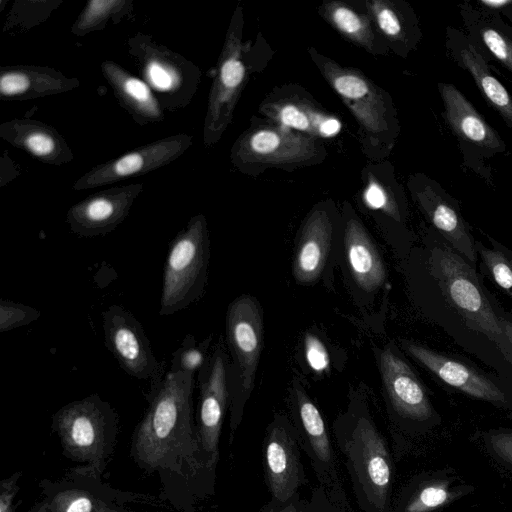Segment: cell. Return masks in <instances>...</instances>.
<instances>
[{
	"mask_svg": "<svg viewBox=\"0 0 512 512\" xmlns=\"http://www.w3.org/2000/svg\"><path fill=\"white\" fill-rule=\"evenodd\" d=\"M193 388V374L167 371L150 390L148 409L132 441L133 456L144 469L180 475L211 471L193 422Z\"/></svg>",
	"mask_w": 512,
	"mask_h": 512,
	"instance_id": "obj_1",
	"label": "cell"
},
{
	"mask_svg": "<svg viewBox=\"0 0 512 512\" xmlns=\"http://www.w3.org/2000/svg\"><path fill=\"white\" fill-rule=\"evenodd\" d=\"M352 492L362 512H389L395 465L392 449L366 409H355L333 427Z\"/></svg>",
	"mask_w": 512,
	"mask_h": 512,
	"instance_id": "obj_2",
	"label": "cell"
},
{
	"mask_svg": "<svg viewBox=\"0 0 512 512\" xmlns=\"http://www.w3.org/2000/svg\"><path fill=\"white\" fill-rule=\"evenodd\" d=\"M430 270L448 308L465 330L483 335L501 353L505 344L500 324L503 309L483 286L476 267L442 239L432 249Z\"/></svg>",
	"mask_w": 512,
	"mask_h": 512,
	"instance_id": "obj_3",
	"label": "cell"
},
{
	"mask_svg": "<svg viewBox=\"0 0 512 512\" xmlns=\"http://www.w3.org/2000/svg\"><path fill=\"white\" fill-rule=\"evenodd\" d=\"M380 369L393 416L392 453L399 459L415 439L440 425L441 417L412 368L391 349L381 352Z\"/></svg>",
	"mask_w": 512,
	"mask_h": 512,
	"instance_id": "obj_4",
	"label": "cell"
},
{
	"mask_svg": "<svg viewBox=\"0 0 512 512\" xmlns=\"http://www.w3.org/2000/svg\"><path fill=\"white\" fill-rule=\"evenodd\" d=\"M205 217H192L171 241L164 263L160 316H171L197 301L204 292L209 263Z\"/></svg>",
	"mask_w": 512,
	"mask_h": 512,
	"instance_id": "obj_5",
	"label": "cell"
},
{
	"mask_svg": "<svg viewBox=\"0 0 512 512\" xmlns=\"http://www.w3.org/2000/svg\"><path fill=\"white\" fill-rule=\"evenodd\" d=\"M118 415L98 394L66 404L52 417V429L60 438L65 454L89 465V472L101 473L114 441Z\"/></svg>",
	"mask_w": 512,
	"mask_h": 512,
	"instance_id": "obj_6",
	"label": "cell"
},
{
	"mask_svg": "<svg viewBox=\"0 0 512 512\" xmlns=\"http://www.w3.org/2000/svg\"><path fill=\"white\" fill-rule=\"evenodd\" d=\"M128 47L162 109L175 111L190 103L200 79L193 63L141 32L128 40Z\"/></svg>",
	"mask_w": 512,
	"mask_h": 512,
	"instance_id": "obj_7",
	"label": "cell"
},
{
	"mask_svg": "<svg viewBox=\"0 0 512 512\" xmlns=\"http://www.w3.org/2000/svg\"><path fill=\"white\" fill-rule=\"evenodd\" d=\"M227 342L240 378V390L230 403V444L241 422L245 402L254 387V379L262 349L263 322L258 302L241 295L228 307Z\"/></svg>",
	"mask_w": 512,
	"mask_h": 512,
	"instance_id": "obj_8",
	"label": "cell"
},
{
	"mask_svg": "<svg viewBox=\"0 0 512 512\" xmlns=\"http://www.w3.org/2000/svg\"><path fill=\"white\" fill-rule=\"evenodd\" d=\"M104 344L129 376L150 382V390L163 380V365L156 359L141 322L121 305L102 312Z\"/></svg>",
	"mask_w": 512,
	"mask_h": 512,
	"instance_id": "obj_9",
	"label": "cell"
},
{
	"mask_svg": "<svg viewBox=\"0 0 512 512\" xmlns=\"http://www.w3.org/2000/svg\"><path fill=\"white\" fill-rule=\"evenodd\" d=\"M301 451L295 426L287 417L275 416L262 444L264 480L272 504L285 505L307 484Z\"/></svg>",
	"mask_w": 512,
	"mask_h": 512,
	"instance_id": "obj_10",
	"label": "cell"
},
{
	"mask_svg": "<svg viewBox=\"0 0 512 512\" xmlns=\"http://www.w3.org/2000/svg\"><path fill=\"white\" fill-rule=\"evenodd\" d=\"M293 414V425L297 430L301 449L309 458L319 486L324 488L335 504L351 512L324 418L313 401L299 388L295 390Z\"/></svg>",
	"mask_w": 512,
	"mask_h": 512,
	"instance_id": "obj_11",
	"label": "cell"
},
{
	"mask_svg": "<svg viewBox=\"0 0 512 512\" xmlns=\"http://www.w3.org/2000/svg\"><path fill=\"white\" fill-rule=\"evenodd\" d=\"M227 360L219 343L208 362L198 372L200 398L197 433L208 467L214 470L219 459V440L225 412L231 398Z\"/></svg>",
	"mask_w": 512,
	"mask_h": 512,
	"instance_id": "obj_12",
	"label": "cell"
},
{
	"mask_svg": "<svg viewBox=\"0 0 512 512\" xmlns=\"http://www.w3.org/2000/svg\"><path fill=\"white\" fill-rule=\"evenodd\" d=\"M403 349L446 385L469 397L512 410V395L495 380L463 360L405 340Z\"/></svg>",
	"mask_w": 512,
	"mask_h": 512,
	"instance_id": "obj_13",
	"label": "cell"
},
{
	"mask_svg": "<svg viewBox=\"0 0 512 512\" xmlns=\"http://www.w3.org/2000/svg\"><path fill=\"white\" fill-rule=\"evenodd\" d=\"M191 143L192 136L178 134L141 146L117 159L93 167L75 182L73 189L96 188L146 174L176 160Z\"/></svg>",
	"mask_w": 512,
	"mask_h": 512,
	"instance_id": "obj_14",
	"label": "cell"
},
{
	"mask_svg": "<svg viewBox=\"0 0 512 512\" xmlns=\"http://www.w3.org/2000/svg\"><path fill=\"white\" fill-rule=\"evenodd\" d=\"M444 106V117L455 134L465 160L482 161L505 152L506 145L475 109L473 104L453 84H438ZM471 160V162H472Z\"/></svg>",
	"mask_w": 512,
	"mask_h": 512,
	"instance_id": "obj_15",
	"label": "cell"
},
{
	"mask_svg": "<svg viewBox=\"0 0 512 512\" xmlns=\"http://www.w3.org/2000/svg\"><path fill=\"white\" fill-rule=\"evenodd\" d=\"M142 189L130 184L92 194L70 207L65 221L78 237L104 236L124 221Z\"/></svg>",
	"mask_w": 512,
	"mask_h": 512,
	"instance_id": "obj_16",
	"label": "cell"
},
{
	"mask_svg": "<svg viewBox=\"0 0 512 512\" xmlns=\"http://www.w3.org/2000/svg\"><path fill=\"white\" fill-rule=\"evenodd\" d=\"M421 184L416 198L431 225L452 249L476 267V239L458 200L434 180L424 177Z\"/></svg>",
	"mask_w": 512,
	"mask_h": 512,
	"instance_id": "obj_17",
	"label": "cell"
},
{
	"mask_svg": "<svg viewBox=\"0 0 512 512\" xmlns=\"http://www.w3.org/2000/svg\"><path fill=\"white\" fill-rule=\"evenodd\" d=\"M471 491L473 486L452 469L423 471L401 487L389 512H436Z\"/></svg>",
	"mask_w": 512,
	"mask_h": 512,
	"instance_id": "obj_18",
	"label": "cell"
},
{
	"mask_svg": "<svg viewBox=\"0 0 512 512\" xmlns=\"http://www.w3.org/2000/svg\"><path fill=\"white\" fill-rule=\"evenodd\" d=\"M446 48L454 62L466 70L474 80L487 103L512 129V96L506 87L492 74L484 56L468 36L453 27L446 32Z\"/></svg>",
	"mask_w": 512,
	"mask_h": 512,
	"instance_id": "obj_19",
	"label": "cell"
},
{
	"mask_svg": "<svg viewBox=\"0 0 512 512\" xmlns=\"http://www.w3.org/2000/svg\"><path fill=\"white\" fill-rule=\"evenodd\" d=\"M245 75V67L232 40L227 41L219 72L212 87L204 126V142L217 141L229 121L234 99Z\"/></svg>",
	"mask_w": 512,
	"mask_h": 512,
	"instance_id": "obj_20",
	"label": "cell"
},
{
	"mask_svg": "<svg viewBox=\"0 0 512 512\" xmlns=\"http://www.w3.org/2000/svg\"><path fill=\"white\" fill-rule=\"evenodd\" d=\"M80 82L50 67L16 65L1 68L0 95L5 100L53 96L75 89Z\"/></svg>",
	"mask_w": 512,
	"mask_h": 512,
	"instance_id": "obj_21",
	"label": "cell"
},
{
	"mask_svg": "<svg viewBox=\"0 0 512 512\" xmlns=\"http://www.w3.org/2000/svg\"><path fill=\"white\" fill-rule=\"evenodd\" d=\"M0 136L46 164L62 165L73 160V152L59 132L40 121L13 119L0 125Z\"/></svg>",
	"mask_w": 512,
	"mask_h": 512,
	"instance_id": "obj_22",
	"label": "cell"
},
{
	"mask_svg": "<svg viewBox=\"0 0 512 512\" xmlns=\"http://www.w3.org/2000/svg\"><path fill=\"white\" fill-rule=\"evenodd\" d=\"M101 68L119 104L135 122L144 125L163 120L162 107L147 83L113 61H104Z\"/></svg>",
	"mask_w": 512,
	"mask_h": 512,
	"instance_id": "obj_23",
	"label": "cell"
},
{
	"mask_svg": "<svg viewBox=\"0 0 512 512\" xmlns=\"http://www.w3.org/2000/svg\"><path fill=\"white\" fill-rule=\"evenodd\" d=\"M344 249L350 272L358 286L367 292L378 289L385 281L386 270L375 245L356 220L347 223Z\"/></svg>",
	"mask_w": 512,
	"mask_h": 512,
	"instance_id": "obj_24",
	"label": "cell"
},
{
	"mask_svg": "<svg viewBox=\"0 0 512 512\" xmlns=\"http://www.w3.org/2000/svg\"><path fill=\"white\" fill-rule=\"evenodd\" d=\"M331 230L330 221L324 213H314L307 221L293 263L298 283H312L322 273L330 249Z\"/></svg>",
	"mask_w": 512,
	"mask_h": 512,
	"instance_id": "obj_25",
	"label": "cell"
},
{
	"mask_svg": "<svg viewBox=\"0 0 512 512\" xmlns=\"http://www.w3.org/2000/svg\"><path fill=\"white\" fill-rule=\"evenodd\" d=\"M464 27L475 46L486 49L512 73V36L497 14L470 6L460 5Z\"/></svg>",
	"mask_w": 512,
	"mask_h": 512,
	"instance_id": "obj_26",
	"label": "cell"
},
{
	"mask_svg": "<svg viewBox=\"0 0 512 512\" xmlns=\"http://www.w3.org/2000/svg\"><path fill=\"white\" fill-rule=\"evenodd\" d=\"M485 236L490 246L478 240L475 243L481 273L512 300V250L492 236Z\"/></svg>",
	"mask_w": 512,
	"mask_h": 512,
	"instance_id": "obj_27",
	"label": "cell"
},
{
	"mask_svg": "<svg viewBox=\"0 0 512 512\" xmlns=\"http://www.w3.org/2000/svg\"><path fill=\"white\" fill-rule=\"evenodd\" d=\"M132 9V1L127 0H92L79 14L71 31L74 35L83 36L87 33L103 29L112 18H122Z\"/></svg>",
	"mask_w": 512,
	"mask_h": 512,
	"instance_id": "obj_28",
	"label": "cell"
},
{
	"mask_svg": "<svg viewBox=\"0 0 512 512\" xmlns=\"http://www.w3.org/2000/svg\"><path fill=\"white\" fill-rule=\"evenodd\" d=\"M248 149L260 160H279L299 155L300 139L273 129L254 132L247 141Z\"/></svg>",
	"mask_w": 512,
	"mask_h": 512,
	"instance_id": "obj_29",
	"label": "cell"
},
{
	"mask_svg": "<svg viewBox=\"0 0 512 512\" xmlns=\"http://www.w3.org/2000/svg\"><path fill=\"white\" fill-rule=\"evenodd\" d=\"M211 337L197 343L192 334H187L179 348L173 352L169 370L172 373L195 374L208 362L207 350Z\"/></svg>",
	"mask_w": 512,
	"mask_h": 512,
	"instance_id": "obj_30",
	"label": "cell"
},
{
	"mask_svg": "<svg viewBox=\"0 0 512 512\" xmlns=\"http://www.w3.org/2000/svg\"><path fill=\"white\" fill-rule=\"evenodd\" d=\"M104 504L80 488L59 489L48 501V512H102Z\"/></svg>",
	"mask_w": 512,
	"mask_h": 512,
	"instance_id": "obj_31",
	"label": "cell"
},
{
	"mask_svg": "<svg viewBox=\"0 0 512 512\" xmlns=\"http://www.w3.org/2000/svg\"><path fill=\"white\" fill-rule=\"evenodd\" d=\"M40 311L37 309L14 302L0 299V331L7 332L15 328L26 326L39 319Z\"/></svg>",
	"mask_w": 512,
	"mask_h": 512,
	"instance_id": "obj_32",
	"label": "cell"
},
{
	"mask_svg": "<svg viewBox=\"0 0 512 512\" xmlns=\"http://www.w3.org/2000/svg\"><path fill=\"white\" fill-rule=\"evenodd\" d=\"M279 121L286 127L301 131L316 132L321 135V128L328 118L322 115H313L293 104H286L278 111Z\"/></svg>",
	"mask_w": 512,
	"mask_h": 512,
	"instance_id": "obj_33",
	"label": "cell"
},
{
	"mask_svg": "<svg viewBox=\"0 0 512 512\" xmlns=\"http://www.w3.org/2000/svg\"><path fill=\"white\" fill-rule=\"evenodd\" d=\"M487 452L512 470V429H491L482 435Z\"/></svg>",
	"mask_w": 512,
	"mask_h": 512,
	"instance_id": "obj_34",
	"label": "cell"
},
{
	"mask_svg": "<svg viewBox=\"0 0 512 512\" xmlns=\"http://www.w3.org/2000/svg\"><path fill=\"white\" fill-rule=\"evenodd\" d=\"M335 90L344 98L356 101L369 94L367 82L354 73L342 72L332 78Z\"/></svg>",
	"mask_w": 512,
	"mask_h": 512,
	"instance_id": "obj_35",
	"label": "cell"
},
{
	"mask_svg": "<svg viewBox=\"0 0 512 512\" xmlns=\"http://www.w3.org/2000/svg\"><path fill=\"white\" fill-rule=\"evenodd\" d=\"M305 358L309 367L317 373L329 370L330 358L325 345L312 333H307L304 339Z\"/></svg>",
	"mask_w": 512,
	"mask_h": 512,
	"instance_id": "obj_36",
	"label": "cell"
},
{
	"mask_svg": "<svg viewBox=\"0 0 512 512\" xmlns=\"http://www.w3.org/2000/svg\"><path fill=\"white\" fill-rule=\"evenodd\" d=\"M331 17L335 25L346 34L362 39L366 35V25L363 19L354 11L344 6L335 7Z\"/></svg>",
	"mask_w": 512,
	"mask_h": 512,
	"instance_id": "obj_37",
	"label": "cell"
},
{
	"mask_svg": "<svg viewBox=\"0 0 512 512\" xmlns=\"http://www.w3.org/2000/svg\"><path fill=\"white\" fill-rule=\"evenodd\" d=\"M364 199L367 205L372 209H384L394 219L400 220L399 210L390 204L385 191L377 184L370 183L364 193Z\"/></svg>",
	"mask_w": 512,
	"mask_h": 512,
	"instance_id": "obj_38",
	"label": "cell"
},
{
	"mask_svg": "<svg viewBox=\"0 0 512 512\" xmlns=\"http://www.w3.org/2000/svg\"><path fill=\"white\" fill-rule=\"evenodd\" d=\"M307 512H349L335 504L327 495L324 488H313L310 499L307 501Z\"/></svg>",
	"mask_w": 512,
	"mask_h": 512,
	"instance_id": "obj_39",
	"label": "cell"
},
{
	"mask_svg": "<svg viewBox=\"0 0 512 512\" xmlns=\"http://www.w3.org/2000/svg\"><path fill=\"white\" fill-rule=\"evenodd\" d=\"M376 18L381 30L388 36L397 38L402 36L403 28L398 15L388 7L378 8Z\"/></svg>",
	"mask_w": 512,
	"mask_h": 512,
	"instance_id": "obj_40",
	"label": "cell"
},
{
	"mask_svg": "<svg viewBox=\"0 0 512 512\" xmlns=\"http://www.w3.org/2000/svg\"><path fill=\"white\" fill-rule=\"evenodd\" d=\"M21 475V472H15L9 478L1 481L0 512H14L13 500L19 490L18 481Z\"/></svg>",
	"mask_w": 512,
	"mask_h": 512,
	"instance_id": "obj_41",
	"label": "cell"
},
{
	"mask_svg": "<svg viewBox=\"0 0 512 512\" xmlns=\"http://www.w3.org/2000/svg\"><path fill=\"white\" fill-rule=\"evenodd\" d=\"M500 324L505 336V344L501 351L504 360L512 365V310H502Z\"/></svg>",
	"mask_w": 512,
	"mask_h": 512,
	"instance_id": "obj_42",
	"label": "cell"
},
{
	"mask_svg": "<svg viewBox=\"0 0 512 512\" xmlns=\"http://www.w3.org/2000/svg\"><path fill=\"white\" fill-rule=\"evenodd\" d=\"M300 500V494L298 493L283 506H276L271 502H268L260 509L259 512H291Z\"/></svg>",
	"mask_w": 512,
	"mask_h": 512,
	"instance_id": "obj_43",
	"label": "cell"
},
{
	"mask_svg": "<svg viewBox=\"0 0 512 512\" xmlns=\"http://www.w3.org/2000/svg\"><path fill=\"white\" fill-rule=\"evenodd\" d=\"M102 512H115V511H112L111 509H109L108 507H105Z\"/></svg>",
	"mask_w": 512,
	"mask_h": 512,
	"instance_id": "obj_44",
	"label": "cell"
}]
</instances>
